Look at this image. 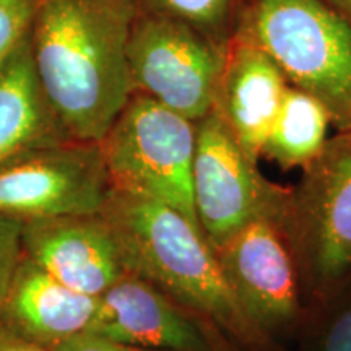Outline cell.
I'll use <instances>...</instances> for the list:
<instances>
[{"instance_id":"6da1fadb","label":"cell","mask_w":351,"mask_h":351,"mask_svg":"<svg viewBox=\"0 0 351 351\" xmlns=\"http://www.w3.org/2000/svg\"><path fill=\"white\" fill-rule=\"evenodd\" d=\"M138 0H38L34 69L70 138L101 142L134 93L127 46Z\"/></svg>"},{"instance_id":"7a4b0ae2","label":"cell","mask_w":351,"mask_h":351,"mask_svg":"<svg viewBox=\"0 0 351 351\" xmlns=\"http://www.w3.org/2000/svg\"><path fill=\"white\" fill-rule=\"evenodd\" d=\"M125 270L249 351H276L244 313L202 230L163 202L112 191L101 210Z\"/></svg>"},{"instance_id":"3957f363","label":"cell","mask_w":351,"mask_h":351,"mask_svg":"<svg viewBox=\"0 0 351 351\" xmlns=\"http://www.w3.org/2000/svg\"><path fill=\"white\" fill-rule=\"evenodd\" d=\"M236 33L257 44L288 85L351 130V28L326 0H241Z\"/></svg>"},{"instance_id":"277c9868","label":"cell","mask_w":351,"mask_h":351,"mask_svg":"<svg viewBox=\"0 0 351 351\" xmlns=\"http://www.w3.org/2000/svg\"><path fill=\"white\" fill-rule=\"evenodd\" d=\"M280 228L313 295L328 298L351 282V130L327 140L288 189Z\"/></svg>"},{"instance_id":"5b68a950","label":"cell","mask_w":351,"mask_h":351,"mask_svg":"<svg viewBox=\"0 0 351 351\" xmlns=\"http://www.w3.org/2000/svg\"><path fill=\"white\" fill-rule=\"evenodd\" d=\"M195 142V122L132 93L99 142L111 189L163 202L199 226L192 192Z\"/></svg>"},{"instance_id":"8992f818","label":"cell","mask_w":351,"mask_h":351,"mask_svg":"<svg viewBox=\"0 0 351 351\" xmlns=\"http://www.w3.org/2000/svg\"><path fill=\"white\" fill-rule=\"evenodd\" d=\"M226 47L194 26L138 5L127 46L134 93L199 122L217 104Z\"/></svg>"},{"instance_id":"52a82bcc","label":"cell","mask_w":351,"mask_h":351,"mask_svg":"<svg viewBox=\"0 0 351 351\" xmlns=\"http://www.w3.org/2000/svg\"><path fill=\"white\" fill-rule=\"evenodd\" d=\"M109 194L99 142L69 138L0 163V213L23 223L101 213Z\"/></svg>"},{"instance_id":"ba28073f","label":"cell","mask_w":351,"mask_h":351,"mask_svg":"<svg viewBox=\"0 0 351 351\" xmlns=\"http://www.w3.org/2000/svg\"><path fill=\"white\" fill-rule=\"evenodd\" d=\"M197 221L213 251L257 218L280 225L288 189L258 173L217 109L197 122L192 165Z\"/></svg>"},{"instance_id":"9c48e42d","label":"cell","mask_w":351,"mask_h":351,"mask_svg":"<svg viewBox=\"0 0 351 351\" xmlns=\"http://www.w3.org/2000/svg\"><path fill=\"white\" fill-rule=\"evenodd\" d=\"M244 313L271 340L300 317V275L282 228L257 218L215 251Z\"/></svg>"},{"instance_id":"30bf717a","label":"cell","mask_w":351,"mask_h":351,"mask_svg":"<svg viewBox=\"0 0 351 351\" xmlns=\"http://www.w3.org/2000/svg\"><path fill=\"white\" fill-rule=\"evenodd\" d=\"M23 254L65 287L101 298L129 275L116 236L101 213L23 225Z\"/></svg>"},{"instance_id":"8fae6325","label":"cell","mask_w":351,"mask_h":351,"mask_svg":"<svg viewBox=\"0 0 351 351\" xmlns=\"http://www.w3.org/2000/svg\"><path fill=\"white\" fill-rule=\"evenodd\" d=\"M207 324L129 274L99 298L88 332L150 350L213 351Z\"/></svg>"},{"instance_id":"7c38bea8","label":"cell","mask_w":351,"mask_h":351,"mask_svg":"<svg viewBox=\"0 0 351 351\" xmlns=\"http://www.w3.org/2000/svg\"><path fill=\"white\" fill-rule=\"evenodd\" d=\"M287 88L282 70L257 44L239 33L232 34L215 109L245 155L256 163L262 156Z\"/></svg>"},{"instance_id":"4fadbf2b","label":"cell","mask_w":351,"mask_h":351,"mask_svg":"<svg viewBox=\"0 0 351 351\" xmlns=\"http://www.w3.org/2000/svg\"><path fill=\"white\" fill-rule=\"evenodd\" d=\"M98 304L99 298L65 287L23 254L0 304V322L52 350L90 330Z\"/></svg>"},{"instance_id":"5bb4252c","label":"cell","mask_w":351,"mask_h":351,"mask_svg":"<svg viewBox=\"0 0 351 351\" xmlns=\"http://www.w3.org/2000/svg\"><path fill=\"white\" fill-rule=\"evenodd\" d=\"M69 138L38 78L28 32L0 65V163L28 148Z\"/></svg>"},{"instance_id":"9a60e30c","label":"cell","mask_w":351,"mask_h":351,"mask_svg":"<svg viewBox=\"0 0 351 351\" xmlns=\"http://www.w3.org/2000/svg\"><path fill=\"white\" fill-rule=\"evenodd\" d=\"M330 122L332 116L322 101L288 85L262 156L283 169H304L326 147Z\"/></svg>"},{"instance_id":"2e32d148","label":"cell","mask_w":351,"mask_h":351,"mask_svg":"<svg viewBox=\"0 0 351 351\" xmlns=\"http://www.w3.org/2000/svg\"><path fill=\"white\" fill-rule=\"evenodd\" d=\"M138 5L181 20L228 47L238 26L241 0H138Z\"/></svg>"},{"instance_id":"e0dca14e","label":"cell","mask_w":351,"mask_h":351,"mask_svg":"<svg viewBox=\"0 0 351 351\" xmlns=\"http://www.w3.org/2000/svg\"><path fill=\"white\" fill-rule=\"evenodd\" d=\"M36 3L38 0H0V65L28 34Z\"/></svg>"},{"instance_id":"ac0fdd59","label":"cell","mask_w":351,"mask_h":351,"mask_svg":"<svg viewBox=\"0 0 351 351\" xmlns=\"http://www.w3.org/2000/svg\"><path fill=\"white\" fill-rule=\"evenodd\" d=\"M23 225L21 219L0 213V304L23 258Z\"/></svg>"},{"instance_id":"d6986e66","label":"cell","mask_w":351,"mask_h":351,"mask_svg":"<svg viewBox=\"0 0 351 351\" xmlns=\"http://www.w3.org/2000/svg\"><path fill=\"white\" fill-rule=\"evenodd\" d=\"M314 351H351V300L341 302L328 315Z\"/></svg>"},{"instance_id":"ffe728a7","label":"cell","mask_w":351,"mask_h":351,"mask_svg":"<svg viewBox=\"0 0 351 351\" xmlns=\"http://www.w3.org/2000/svg\"><path fill=\"white\" fill-rule=\"evenodd\" d=\"M52 351H160V350H150L142 348V346H134L122 343V341H116L111 339H106L103 335H96V333L85 332L80 335L73 337L64 343L57 345L52 348Z\"/></svg>"},{"instance_id":"44dd1931","label":"cell","mask_w":351,"mask_h":351,"mask_svg":"<svg viewBox=\"0 0 351 351\" xmlns=\"http://www.w3.org/2000/svg\"><path fill=\"white\" fill-rule=\"evenodd\" d=\"M0 351H52L36 341L25 339L20 333L0 322Z\"/></svg>"},{"instance_id":"7402d4cb","label":"cell","mask_w":351,"mask_h":351,"mask_svg":"<svg viewBox=\"0 0 351 351\" xmlns=\"http://www.w3.org/2000/svg\"><path fill=\"white\" fill-rule=\"evenodd\" d=\"M207 326H208V335H210V341H212L213 351H249L236 343V341H232L230 337H226L225 333L218 330V328L212 326V324H207Z\"/></svg>"},{"instance_id":"603a6c76","label":"cell","mask_w":351,"mask_h":351,"mask_svg":"<svg viewBox=\"0 0 351 351\" xmlns=\"http://www.w3.org/2000/svg\"><path fill=\"white\" fill-rule=\"evenodd\" d=\"M326 2L339 13L351 28V0H326Z\"/></svg>"}]
</instances>
